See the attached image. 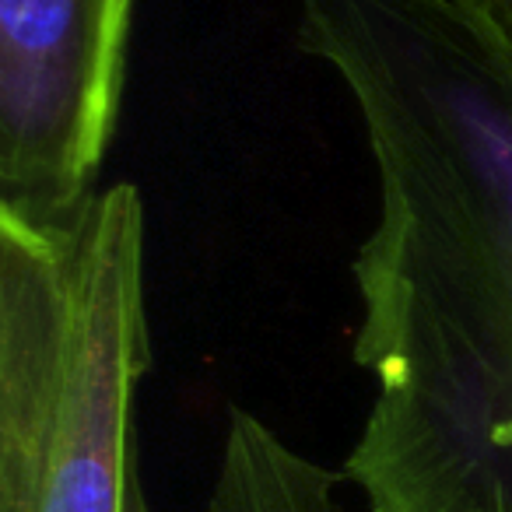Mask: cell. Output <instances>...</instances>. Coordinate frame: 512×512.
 <instances>
[{
  "label": "cell",
  "mask_w": 512,
  "mask_h": 512,
  "mask_svg": "<svg viewBox=\"0 0 512 512\" xmlns=\"http://www.w3.org/2000/svg\"><path fill=\"white\" fill-rule=\"evenodd\" d=\"M376 169L344 460L372 512H512V25L502 0H299Z\"/></svg>",
  "instance_id": "cell-1"
},
{
  "label": "cell",
  "mask_w": 512,
  "mask_h": 512,
  "mask_svg": "<svg viewBox=\"0 0 512 512\" xmlns=\"http://www.w3.org/2000/svg\"><path fill=\"white\" fill-rule=\"evenodd\" d=\"M144 232L127 179L43 218L0 207V512H151Z\"/></svg>",
  "instance_id": "cell-2"
},
{
  "label": "cell",
  "mask_w": 512,
  "mask_h": 512,
  "mask_svg": "<svg viewBox=\"0 0 512 512\" xmlns=\"http://www.w3.org/2000/svg\"><path fill=\"white\" fill-rule=\"evenodd\" d=\"M134 0H0V207L60 214L99 190Z\"/></svg>",
  "instance_id": "cell-3"
},
{
  "label": "cell",
  "mask_w": 512,
  "mask_h": 512,
  "mask_svg": "<svg viewBox=\"0 0 512 512\" xmlns=\"http://www.w3.org/2000/svg\"><path fill=\"white\" fill-rule=\"evenodd\" d=\"M337 481L341 474L288 446L264 418L232 407L204 512H341Z\"/></svg>",
  "instance_id": "cell-4"
},
{
  "label": "cell",
  "mask_w": 512,
  "mask_h": 512,
  "mask_svg": "<svg viewBox=\"0 0 512 512\" xmlns=\"http://www.w3.org/2000/svg\"><path fill=\"white\" fill-rule=\"evenodd\" d=\"M502 11L509 15V25H512V0H502Z\"/></svg>",
  "instance_id": "cell-5"
}]
</instances>
